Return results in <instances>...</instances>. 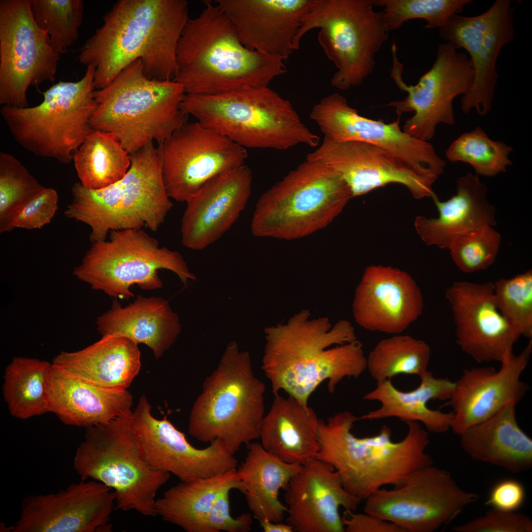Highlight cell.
Instances as JSON below:
<instances>
[{"instance_id":"60d3db41","label":"cell","mask_w":532,"mask_h":532,"mask_svg":"<svg viewBox=\"0 0 532 532\" xmlns=\"http://www.w3.org/2000/svg\"><path fill=\"white\" fill-rule=\"evenodd\" d=\"M45 188L14 156L0 153V233L14 229L20 211Z\"/></svg>"},{"instance_id":"3957f363","label":"cell","mask_w":532,"mask_h":532,"mask_svg":"<svg viewBox=\"0 0 532 532\" xmlns=\"http://www.w3.org/2000/svg\"><path fill=\"white\" fill-rule=\"evenodd\" d=\"M189 18L177 43L173 79L186 94L214 95L268 87L287 70L281 58L247 48L233 24L215 2L204 0Z\"/></svg>"},{"instance_id":"b9f144b4","label":"cell","mask_w":532,"mask_h":532,"mask_svg":"<svg viewBox=\"0 0 532 532\" xmlns=\"http://www.w3.org/2000/svg\"><path fill=\"white\" fill-rule=\"evenodd\" d=\"M510 146L489 137L479 127L463 133L450 145L445 152L450 162H462L473 168L477 174L494 176L505 172L512 165Z\"/></svg>"},{"instance_id":"44dd1931","label":"cell","mask_w":532,"mask_h":532,"mask_svg":"<svg viewBox=\"0 0 532 532\" xmlns=\"http://www.w3.org/2000/svg\"><path fill=\"white\" fill-rule=\"evenodd\" d=\"M114 492L95 480H83L56 493L23 499L13 532H110Z\"/></svg>"},{"instance_id":"277c9868","label":"cell","mask_w":532,"mask_h":532,"mask_svg":"<svg viewBox=\"0 0 532 532\" xmlns=\"http://www.w3.org/2000/svg\"><path fill=\"white\" fill-rule=\"evenodd\" d=\"M360 418L348 411L319 419V449L316 458L332 466L345 490L362 500L385 485L402 486L415 471L433 465L426 451L428 431L417 422H407L408 430L399 442L384 425L372 436L358 437L352 432Z\"/></svg>"},{"instance_id":"f6af8a7d","label":"cell","mask_w":532,"mask_h":532,"mask_svg":"<svg viewBox=\"0 0 532 532\" xmlns=\"http://www.w3.org/2000/svg\"><path fill=\"white\" fill-rule=\"evenodd\" d=\"M497 307L521 334L532 336V271L494 283Z\"/></svg>"},{"instance_id":"7dc6e473","label":"cell","mask_w":532,"mask_h":532,"mask_svg":"<svg viewBox=\"0 0 532 532\" xmlns=\"http://www.w3.org/2000/svg\"><path fill=\"white\" fill-rule=\"evenodd\" d=\"M454 532H532V521L526 514L491 508L483 516L453 527Z\"/></svg>"},{"instance_id":"f546056e","label":"cell","mask_w":532,"mask_h":532,"mask_svg":"<svg viewBox=\"0 0 532 532\" xmlns=\"http://www.w3.org/2000/svg\"><path fill=\"white\" fill-rule=\"evenodd\" d=\"M457 194L441 201L432 199L438 211L436 218L419 216L415 229L429 245L449 248L456 236L478 228L496 225V208L487 199L488 189L477 175L468 173L456 181Z\"/></svg>"},{"instance_id":"ba28073f","label":"cell","mask_w":532,"mask_h":532,"mask_svg":"<svg viewBox=\"0 0 532 532\" xmlns=\"http://www.w3.org/2000/svg\"><path fill=\"white\" fill-rule=\"evenodd\" d=\"M265 391L249 352L231 341L203 383L190 412L188 433L203 443L221 439L234 455L242 444L259 438Z\"/></svg>"},{"instance_id":"30bf717a","label":"cell","mask_w":532,"mask_h":532,"mask_svg":"<svg viewBox=\"0 0 532 532\" xmlns=\"http://www.w3.org/2000/svg\"><path fill=\"white\" fill-rule=\"evenodd\" d=\"M132 413L87 428L73 467L81 480L100 482L114 492L115 509L155 517L157 493L170 473L153 468L140 455L131 428Z\"/></svg>"},{"instance_id":"2e32d148","label":"cell","mask_w":532,"mask_h":532,"mask_svg":"<svg viewBox=\"0 0 532 532\" xmlns=\"http://www.w3.org/2000/svg\"><path fill=\"white\" fill-rule=\"evenodd\" d=\"M60 57L35 22L30 0H0V105L29 107V87L54 82Z\"/></svg>"},{"instance_id":"8fae6325","label":"cell","mask_w":532,"mask_h":532,"mask_svg":"<svg viewBox=\"0 0 532 532\" xmlns=\"http://www.w3.org/2000/svg\"><path fill=\"white\" fill-rule=\"evenodd\" d=\"M374 0H311L293 40L299 48L306 33L319 28L318 41L337 68L332 85L347 90L360 85L375 66V56L388 39L389 29Z\"/></svg>"},{"instance_id":"f907efd6","label":"cell","mask_w":532,"mask_h":532,"mask_svg":"<svg viewBox=\"0 0 532 532\" xmlns=\"http://www.w3.org/2000/svg\"><path fill=\"white\" fill-rule=\"evenodd\" d=\"M525 489L519 481L512 479L503 480L492 489L485 505L501 511L515 512L523 504Z\"/></svg>"},{"instance_id":"f35d334b","label":"cell","mask_w":532,"mask_h":532,"mask_svg":"<svg viewBox=\"0 0 532 532\" xmlns=\"http://www.w3.org/2000/svg\"><path fill=\"white\" fill-rule=\"evenodd\" d=\"M81 185L98 190L121 180L131 164L130 154L111 134L93 130L73 159Z\"/></svg>"},{"instance_id":"6da1fadb","label":"cell","mask_w":532,"mask_h":532,"mask_svg":"<svg viewBox=\"0 0 532 532\" xmlns=\"http://www.w3.org/2000/svg\"><path fill=\"white\" fill-rule=\"evenodd\" d=\"M303 310L286 323L265 329L262 368L274 396L284 391L304 406L322 383L330 393L346 377H359L366 358L355 329L342 320L333 327L326 317L310 319Z\"/></svg>"},{"instance_id":"ee69618b","label":"cell","mask_w":532,"mask_h":532,"mask_svg":"<svg viewBox=\"0 0 532 532\" xmlns=\"http://www.w3.org/2000/svg\"><path fill=\"white\" fill-rule=\"evenodd\" d=\"M384 7L383 15L390 30L400 28L406 21L424 19L428 29H439L454 14L461 12L471 0H374Z\"/></svg>"},{"instance_id":"7402d4cb","label":"cell","mask_w":532,"mask_h":532,"mask_svg":"<svg viewBox=\"0 0 532 532\" xmlns=\"http://www.w3.org/2000/svg\"><path fill=\"white\" fill-rule=\"evenodd\" d=\"M306 160L320 161L339 173L350 189L352 198L392 183L405 186L416 199L436 196L432 186L436 179L368 143L338 142L325 137Z\"/></svg>"},{"instance_id":"c3c4849f","label":"cell","mask_w":532,"mask_h":532,"mask_svg":"<svg viewBox=\"0 0 532 532\" xmlns=\"http://www.w3.org/2000/svg\"><path fill=\"white\" fill-rule=\"evenodd\" d=\"M231 490H226L216 499L202 520L198 532H248L251 530L252 514L242 513L236 518L231 515Z\"/></svg>"},{"instance_id":"e575fe53","label":"cell","mask_w":532,"mask_h":532,"mask_svg":"<svg viewBox=\"0 0 532 532\" xmlns=\"http://www.w3.org/2000/svg\"><path fill=\"white\" fill-rule=\"evenodd\" d=\"M421 382L415 389L402 392L394 386L391 380L377 383L376 387L363 399L377 400L379 408L369 411L360 419L378 420L396 417L405 422L422 423L428 431L441 433L451 427L452 412L432 410L427 406L432 399H449L455 382L448 378H436L428 370L420 376Z\"/></svg>"},{"instance_id":"7c38bea8","label":"cell","mask_w":532,"mask_h":532,"mask_svg":"<svg viewBox=\"0 0 532 532\" xmlns=\"http://www.w3.org/2000/svg\"><path fill=\"white\" fill-rule=\"evenodd\" d=\"M95 70L87 66L79 80L54 84L42 92L43 100L37 105L2 106L1 117L15 140L37 156L71 163L94 130L90 119L96 107Z\"/></svg>"},{"instance_id":"cb8c5ba5","label":"cell","mask_w":532,"mask_h":532,"mask_svg":"<svg viewBox=\"0 0 532 532\" xmlns=\"http://www.w3.org/2000/svg\"><path fill=\"white\" fill-rule=\"evenodd\" d=\"M532 351L531 339L518 355L511 352L493 367L466 369L455 382L449 399L454 414L450 429L459 435L470 426L492 416L508 404L516 405L524 397L529 386L521 375Z\"/></svg>"},{"instance_id":"8d00e7d4","label":"cell","mask_w":532,"mask_h":532,"mask_svg":"<svg viewBox=\"0 0 532 532\" xmlns=\"http://www.w3.org/2000/svg\"><path fill=\"white\" fill-rule=\"evenodd\" d=\"M236 469L212 477L181 483L165 491L156 499L157 515L187 532H198L216 499L227 489L242 486Z\"/></svg>"},{"instance_id":"7a4b0ae2","label":"cell","mask_w":532,"mask_h":532,"mask_svg":"<svg viewBox=\"0 0 532 532\" xmlns=\"http://www.w3.org/2000/svg\"><path fill=\"white\" fill-rule=\"evenodd\" d=\"M189 18L186 0H118L81 47L78 60L95 67L96 89L138 59L150 78L172 80L177 43Z\"/></svg>"},{"instance_id":"4316f807","label":"cell","mask_w":532,"mask_h":532,"mask_svg":"<svg viewBox=\"0 0 532 532\" xmlns=\"http://www.w3.org/2000/svg\"><path fill=\"white\" fill-rule=\"evenodd\" d=\"M252 174L244 164L207 182L187 203L181 221V241L186 247L202 250L232 226L251 193Z\"/></svg>"},{"instance_id":"484cf974","label":"cell","mask_w":532,"mask_h":532,"mask_svg":"<svg viewBox=\"0 0 532 532\" xmlns=\"http://www.w3.org/2000/svg\"><path fill=\"white\" fill-rule=\"evenodd\" d=\"M285 491L287 523L297 532H344L339 508L354 512L362 501L345 490L332 466L317 458L302 465Z\"/></svg>"},{"instance_id":"52a82bcc","label":"cell","mask_w":532,"mask_h":532,"mask_svg":"<svg viewBox=\"0 0 532 532\" xmlns=\"http://www.w3.org/2000/svg\"><path fill=\"white\" fill-rule=\"evenodd\" d=\"M180 109L244 148L286 150L320 143L291 103L268 86L214 95L186 94Z\"/></svg>"},{"instance_id":"ab89813d","label":"cell","mask_w":532,"mask_h":532,"mask_svg":"<svg viewBox=\"0 0 532 532\" xmlns=\"http://www.w3.org/2000/svg\"><path fill=\"white\" fill-rule=\"evenodd\" d=\"M430 352L425 341L397 334L376 344L366 359V368L377 383L401 374L420 377L427 371Z\"/></svg>"},{"instance_id":"5bb4252c","label":"cell","mask_w":532,"mask_h":532,"mask_svg":"<svg viewBox=\"0 0 532 532\" xmlns=\"http://www.w3.org/2000/svg\"><path fill=\"white\" fill-rule=\"evenodd\" d=\"M478 499L461 488L449 471L432 465L413 472L400 487L373 493L365 499L364 511L404 532H433Z\"/></svg>"},{"instance_id":"d4e9b609","label":"cell","mask_w":532,"mask_h":532,"mask_svg":"<svg viewBox=\"0 0 532 532\" xmlns=\"http://www.w3.org/2000/svg\"><path fill=\"white\" fill-rule=\"evenodd\" d=\"M355 320L372 332L399 334L422 314L423 296L406 272L390 266L366 268L352 304Z\"/></svg>"},{"instance_id":"bcb514c9","label":"cell","mask_w":532,"mask_h":532,"mask_svg":"<svg viewBox=\"0 0 532 532\" xmlns=\"http://www.w3.org/2000/svg\"><path fill=\"white\" fill-rule=\"evenodd\" d=\"M500 236L491 226H485L459 234L448 249L453 261L463 272L486 269L496 260Z\"/></svg>"},{"instance_id":"d6986e66","label":"cell","mask_w":532,"mask_h":532,"mask_svg":"<svg viewBox=\"0 0 532 532\" xmlns=\"http://www.w3.org/2000/svg\"><path fill=\"white\" fill-rule=\"evenodd\" d=\"M510 0H497L474 16H451L439 29L440 37L468 53L474 73L473 84L461 99L463 111L480 115L491 109L498 80L496 63L504 46L514 37Z\"/></svg>"},{"instance_id":"f1b7e54d","label":"cell","mask_w":532,"mask_h":532,"mask_svg":"<svg viewBox=\"0 0 532 532\" xmlns=\"http://www.w3.org/2000/svg\"><path fill=\"white\" fill-rule=\"evenodd\" d=\"M48 393L49 412L66 425L86 428L111 421L133 404L127 390L100 387L53 363Z\"/></svg>"},{"instance_id":"ac0fdd59","label":"cell","mask_w":532,"mask_h":532,"mask_svg":"<svg viewBox=\"0 0 532 532\" xmlns=\"http://www.w3.org/2000/svg\"><path fill=\"white\" fill-rule=\"evenodd\" d=\"M151 406L142 395L132 412L131 428L143 459L152 467L171 473L181 481L205 479L236 468L237 461L227 444L217 438L197 448L165 416L154 417Z\"/></svg>"},{"instance_id":"603a6c76","label":"cell","mask_w":532,"mask_h":532,"mask_svg":"<svg viewBox=\"0 0 532 532\" xmlns=\"http://www.w3.org/2000/svg\"><path fill=\"white\" fill-rule=\"evenodd\" d=\"M494 283H454L445 292L456 326V342L477 362L500 363L521 334L499 312Z\"/></svg>"},{"instance_id":"d590c367","label":"cell","mask_w":532,"mask_h":532,"mask_svg":"<svg viewBox=\"0 0 532 532\" xmlns=\"http://www.w3.org/2000/svg\"><path fill=\"white\" fill-rule=\"evenodd\" d=\"M247 446L246 456L236 472L248 506L259 522H281L287 506L279 499L280 491L285 490L302 465L281 460L259 443L251 442Z\"/></svg>"},{"instance_id":"7bdbcfd3","label":"cell","mask_w":532,"mask_h":532,"mask_svg":"<svg viewBox=\"0 0 532 532\" xmlns=\"http://www.w3.org/2000/svg\"><path fill=\"white\" fill-rule=\"evenodd\" d=\"M33 18L49 36L50 43L60 54L78 39L84 3L81 0H30Z\"/></svg>"},{"instance_id":"9a60e30c","label":"cell","mask_w":532,"mask_h":532,"mask_svg":"<svg viewBox=\"0 0 532 532\" xmlns=\"http://www.w3.org/2000/svg\"><path fill=\"white\" fill-rule=\"evenodd\" d=\"M393 66L391 77L398 87L407 95L402 100L387 104L395 108L398 118L404 113L414 112L406 120L402 130L408 135L424 141L432 138L437 126L455 122L453 101L465 95L471 88L474 73L469 58L452 42L440 45L435 61L431 68L414 85L403 80V65L397 56V47L392 46Z\"/></svg>"},{"instance_id":"4fadbf2b","label":"cell","mask_w":532,"mask_h":532,"mask_svg":"<svg viewBox=\"0 0 532 532\" xmlns=\"http://www.w3.org/2000/svg\"><path fill=\"white\" fill-rule=\"evenodd\" d=\"M109 240L92 242L73 276L115 299H128L134 296L132 285L152 290L161 288L160 269L176 273L187 286L196 280L177 251L159 246L158 240L143 229L112 231Z\"/></svg>"},{"instance_id":"ffe728a7","label":"cell","mask_w":532,"mask_h":532,"mask_svg":"<svg viewBox=\"0 0 532 532\" xmlns=\"http://www.w3.org/2000/svg\"><path fill=\"white\" fill-rule=\"evenodd\" d=\"M325 134L338 142L368 143L378 146L412 167L419 172L437 179L444 172L445 162L428 141L414 138L396 121L385 123L359 114L347 99L336 93L323 98L310 114Z\"/></svg>"},{"instance_id":"1f68e13d","label":"cell","mask_w":532,"mask_h":532,"mask_svg":"<svg viewBox=\"0 0 532 532\" xmlns=\"http://www.w3.org/2000/svg\"><path fill=\"white\" fill-rule=\"evenodd\" d=\"M515 406L508 404L461 433L464 452L474 460L514 473L529 470L532 466V440L518 424Z\"/></svg>"},{"instance_id":"74e56055","label":"cell","mask_w":532,"mask_h":532,"mask_svg":"<svg viewBox=\"0 0 532 532\" xmlns=\"http://www.w3.org/2000/svg\"><path fill=\"white\" fill-rule=\"evenodd\" d=\"M52 363L14 357L4 375L2 391L9 412L27 419L49 412L48 382Z\"/></svg>"},{"instance_id":"836d02e7","label":"cell","mask_w":532,"mask_h":532,"mask_svg":"<svg viewBox=\"0 0 532 532\" xmlns=\"http://www.w3.org/2000/svg\"><path fill=\"white\" fill-rule=\"evenodd\" d=\"M274 397L261 425L262 447L289 464L303 465L316 458L319 419L314 410L289 396Z\"/></svg>"},{"instance_id":"9c48e42d","label":"cell","mask_w":532,"mask_h":532,"mask_svg":"<svg viewBox=\"0 0 532 532\" xmlns=\"http://www.w3.org/2000/svg\"><path fill=\"white\" fill-rule=\"evenodd\" d=\"M352 198L339 173L320 161L306 160L262 195L251 232L285 240L307 236L330 225Z\"/></svg>"},{"instance_id":"681fc988","label":"cell","mask_w":532,"mask_h":532,"mask_svg":"<svg viewBox=\"0 0 532 532\" xmlns=\"http://www.w3.org/2000/svg\"><path fill=\"white\" fill-rule=\"evenodd\" d=\"M59 196L56 190L45 187L22 209L14 220L16 228L39 229L49 224L58 209Z\"/></svg>"},{"instance_id":"8992f818","label":"cell","mask_w":532,"mask_h":532,"mask_svg":"<svg viewBox=\"0 0 532 532\" xmlns=\"http://www.w3.org/2000/svg\"><path fill=\"white\" fill-rule=\"evenodd\" d=\"M130 155V168L118 181L98 190L80 182L72 185V200L64 214L90 227L91 242L106 240L114 230L147 228L155 232L173 207L153 142Z\"/></svg>"},{"instance_id":"816d5d0a","label":"cell","mask_w":532,"mask_h":532,"mask_svg":"<svg viewBox=\"0 0 532 532\" xmlns=\"http://www.w3.org/2000/svg\"><path fill=\"white\" fill-rule=\"evenodd\" d=\"M342 520L347 532H404L393 523L366 512L345 510Z\"/></svg>"},{"instance_id":"83f0119b","label":"cell","mask_w":532,"mask_h":532,"mask_svg":"<svg viewBox=\"0 0 532 532\" xmlns=\"http://www.w3.org/2000/svg\"><path fill=\"white\" fill-rule=\"evenodd\" d=\"M249 49L288 59L311 0H215Z\"/></svg>"},{"instance_id":"5b68a950","label":"cell","mask_w":532,"mask_h":532,"mask_svg":"<svg viewBox=\"0 0 532 532\" xmlns=\"http://www.w3.org/2000/svg\"><path fill=\"white\" fill-rule=\"evenodd\" d=\"M185 94L173 79L148 77L138 59L108 85L95 91L90 124L94 130L113 135L133 154L154 140L163 143L187 123L189 115L180 109Z\"/></svg>"},{"instance_id":"4dcf8cb0","label":"cell","mask_w":532,"mask_h":532,"mask_svg":"<svg viewBox=\"0 0 532 532\" xmlns=\"http://www.w3.org/2000/svg\"><path fill=\"white\" fill-rule=\"evenodd\" d=\"M102 335L125 336L137 344H145L156 360L174 343L181 330L177 315L167 300L141 295L125 307L115 299L108 310L96 320Z\"/></svg>"},{"instance_id":"f5cc1de1","label":"cell","mask_w":532,"mask_h":532,"mask_svg":"<svg viewBox=\"0 0 532 532\" xmlns=\"http://www.w3.org/2000/svg\"><path fill=\"white\" fill-rule=\"evenodd\" d=\"M260 527L264 532H293L292 526L280 522H272L264 521L260 522Z\"/></svg>"},{"instance_id":"e0dca14e","label":"cell","mask_w":532,"mask_h":532,"mask_svg":"<svg viewBox=\"0 0 532 532\" xmlns=\"http://www.w3.org/2000/svg\"><path fill=\"white\" fill-rule=\"evenodd\" d=\"M162 176L168 196L187 202L209 180L239 167L245 148L198 122L187 123L158 144Z\"/></svg>"},{"instance_id":"d6a6232c","label":"cell","mask_w":532,"mask_h":532,"mask_svg":"<svg viewBox=\"0 0 532 532\" xmlns=\"http://www.w3.org/2000/svg\"><path fill=\"white\" fill-rule=\"evenodd\" d=\"M52 363L100 387L124 391L139 372L141 353L130 339L108 334L81 350L61 352Z\"/></svg>"}]
</instances>
